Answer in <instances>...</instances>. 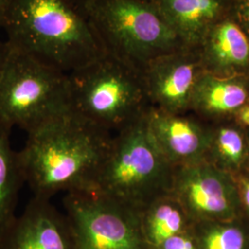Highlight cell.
Here are the masks:
<instances>
[{"mask_svg":"<svg viewBox=\"0 0 249 249\" xmlns=\"http://www.w3.org/2000/svg\"><path fill=\"white\" fill-rule=\"evenodd\" d=\"M63 206L77 249H152L140 213L95 189L67 193Z\"/></svg>","mask_w":249,"mask_h":249,"instance_id":"7","label":"cell"},{"mask_svg":"<svg viewBox=\"0 0 249 249\" xmlns=\"http://www.w3.org/2000/svg\"><path fill=\"white\" fill-rule=\"evenodd\" d=\"M11 128L0 120V235L16 215L18 193L25 184L18 151L10 142Z\"/></svg>","mask_w":249,"mask_h":249,"instance_id":"17","label":"cell"},{"mask_svg":"<svg viewBox=\"0 0 249 249\" xmlns=\"http://www.w3.org/2000/svg\"><path fill=\"white\" fill-rule=\"evenodd\" d=\"M247 132V138H248V143H249V130H246ZM249 170V163H248V169Z\"/></svg>","mask_w":249,"mask_h":249,"instance_id":"26","label":"cell"},{"mask_svg":"<svg viewBox=\"0 0 249 249\" xmlns=\"http://www.w3.org/2000/svg\"><path fill=\"white\" fill-rule=\"evenodd\" d=\"M156 249H199L194 233L190 230L163 241Z\"/></svg>","mask_w":249,"mask_h":249,"instance_id":"19","label":"cell"},{"mask_svg":"<svg viewBox=\"0 0 249 249\" xmlns=\"http://www.w3.org/2000/svg\"><path fill=\"white\" fill-rule=\"evenodd\" d=\"M249 103V86L242 76H220L205 71L196 81L190 112L211 124L232 119Z\"/></svg>","mask_w":249,"mask_h":249,"instance_id":"12","label":"cell"},{"mask_svg":"<svg viewBox=\"0 0 249 249\" xmlns=\"http://www.w3.org/2000/svg\"><path fill=\"white\" fill-rule=\"evenodd\" d=\"M205 71L220 76H241L249 66V39L230 19L217 22L199 45Z\"/></svg>","mask_w":249,"mask_h":249,"instance_id":"13","label":"cell"},{"mask_svg":"<svg viewBox=\"0 0 249 249\" xmlns=\"http://www.w3.org/2000/svg\"><path fill=\"white\" fill-rule=\"evenodd\" d=\"M247 132L232 119L212 124V139L206 161L235 177L248 169Z\"/></svg>","mask_w":249,"mask_h":249,"instance_id":"16","label":"cell"},{"mask_svg":"<svg viewBox=\"0 0 249 249\" xmlns=\"http://www.w3.org/2000/svg\"><path fill=\"white\" fill-rule=\"evenodd\" d=\"M70 108L68 74L10 46L0 80V120L28 133Z\"/></svg>","mask_w":249,"mask_h":249,"instance_id":"6","label":"cell"},{"mask_svg":"<svg viewBox=\"0 0 249 249\" xmlns=\"http://www.w3.org/2000/svg\"><path fill=\"white\" fill-rule=\"evenodd\" d=\"M10 1L11 0H0V7L6 9V8L8 7V5L10 3Z\"/></svg>","mask_w":249,"mask_h":249,"instance_id":"24","label":"cell"},{"mask_svg":"<svg viewBox=\"0 0 249 249\" xmlns=\"http://www.w3.org/2000/svg\"><path fill=\"white\" fill-rule=\"evenodd\" d=\"M1 27L10 46L66 74L107 53L90 21L66 0H11Z\"/></svg>","mask_w":249,"mask_h":249,"instance_id":"2","label":"cell"},{"mask_svg":"<svg viewBox=\"0 0 249 249\" xmlns=\"http://www.w3.org/2000/svg\"><path fill=\"white\" fill-rule=\"evenodd\" d=\"M4 15H5V9L0 7V26H2L3 19H4Z\"/></svg>","mask_w":249,"mask_h":249,"instance_id":"25","label":"cell"},{"mask_svg":"<svg viewBox=\"0 0 249 249\" xmlns=\"http://www.w3.org/2000/svg\"><path fill=\"white\" fill-rule=\"evenodd\" d=\"M68 80L72 110L112 134L150 108L142 71L110 53L69 73Z\"/></svg>","mask_w":249,"mask_h":249,"instance_id":"4","label":"cell"},{"mask_svg":"<svg viewBox=\"0 0 249 249\" xmlns=\"http://www.w3.org/2000/svg\"><path fill=\"white\" fill-rule=\"evenodd\" d=\"M240 17L242 20L249 26V0H244L240 8Z\"/></svg>","mask_w":249,"mask_h":249,"instance_id":"23","label":"cell"},{"mask_svg":"<svg viewBox=\"0 0 249 249\" xmlns=\"http://www.w3.org/2000/svg\"><path fill=\"white\" fill-rule=\"evenodd\" d=\"M113 137L71 108L51 117L27 133L18 151L25 184L34 196L48 199L93 189Z\"/></svg>","mask_w":249,"mask_h":249,"instance_id":"1","label":"cell"},{"mask_svg":"<svg viewBox=\"0 0 249 249\" xmlns=\"http://www.w3.org/2000/svg\"><path fill=\"white\" fill-rule=\"evenodd\" d=\"M10 53V45L9 43L0 41V80Z\"/></svg>","mask_w":249,"mask_h":249,"instance_id":"22","label":"cell"},{"mask_svg":"<svg viewBox=\"0 0 249 249\" xmlns=\"http://www.w3.org/2000/svg\"><path fill=\"white\" fill-rule=\"evenodd\" d=\"M87 9L106 52L141 71L156 58L186 47L152 3L88 0Z\"/></svg>","mask_w":249,"mask_h":249,"instance_id":"5","label":"cell"},{"mask_svg":"<svg viewBox=\"0 0 249 249\" xmlns=\"http://www.w3.org/2000/svg\"><path fill=\"white\" fill-rule=\"evenodd\" d=\"M147 123L151 137L174 167L205 161L212 139V124L192 112L171 114L150 107Z\"/></svg>","mask_w":249,"mask_h":249,"instance_id":"11","label":"cell"},{"mask_svg":"<svg viewBox=\"0 0 249 249\" xmlns=\"http://www.w3.org/2000/svg\"><path fill=\"white\" fill-rule=\"evenodd\" d=\"M232 120L244 128L245 130L249 129V103L240 107L236 113L232 116Z\"/></svg>","mask_w":249,"mask_h":249,"instance_id":"21","label":"cell"},{"mask_svg":"<svg viewBox=\"0 0 249 249\" xmlns=\"http://www.w3.org/2000/svg\"><path fill=\"white\" fill-rule=\"evenodd\" d=\"M140 217L143 235L152 249L170 237L190 230L193 224L182 204L171 193L152 201Z\"/></svg>","mask_w":249,"mask_h":249,"instance_id":"15","label":"cell"},{"mask_svg":"<svg viewBox=\"0 0 249 249\" xmlns=\"http://www.w3.org/2000/svg\"><path fill=\"white\" fill-rule=\"evenodd\" d=\"M146 115L114 134L93 187L139 213L171 193L175 170L154 142Z\"/></svg>","mask_w":249,"mask_h":249,"instance_id":"3","label":"cell"},{"mask_svg":"<svg viewBox=\"0 0 249 249\" xmlns=\"http://www.w3.org/2000/svg\"><path fill=\"white\" fill-rule=\"evenodd\" d=\"M171 194L193 223L230 221L243 216L234 178L206 160L175 167Z\"/></svg>","mask_w":249,"mask_h":249,"instance_id":"8","label":"cell"},{"mask_svg":"<svg viewBox=\"0 0 249 249\" xmlns=\"http://www.w3.org/2000/svg\"><path fill=\"white\" fill-rule=\"evenodd\" d=\"M142 72L150 107L171 114L190 112L196 81L204 72L199 52L184 47L156 58Z\"/></svg>","mask_w":249,"mask_h":249,"instance_id":"9","label":"cell"},{"mask_svg":"<svg viewBox=\"0 0 249 249\" xmlns=\"http://www.w3.org/2000/svg\"><path fill=\"white\" fill-rule=\"evenodd\" d=\"M152 4L188 48L199 46L224 9L223 0H154Z\"/></svg>","mask_w":249,"mask_h":249,"instance_id":"14","label":"cell"},{"mask_svg":"<svg viewBox=\"0 0 249 249\" xmlns=\"http://www.w3.org/2000/svg\"><path fill=\"white\" fill-rule=\"evenodd\" d=\"M199 249H249V221H201L191 226Z\"/></svg>","mask_w":249,"mask_h":249,"instance_id":"18","label":"cell"},{"mask_svg":"<svg viewBox=\"0 0 249 249\" xmlns=\"http://www.w3.org/2000/svg\"><path fill=\"white\" fill-rule=\"evenodd\" d=\"M233 178L238 190L242 215L249 221V170H246Z\"/></svg>","mask_w":249,"mask_h":249,"instance_id":"20","label":"cell"},{"mask_svg":"<svg viewBox=\"0 0 249 249\" xmlns=\"http://www.w3.org/2000/svg\"><path fill=\"white\" fill-rule=\"evenodd\" d=\"M0 249H77L67 215L50 199L35 196L0 235Z\"/></svg>","mask_w":249,"mask_h":249,"instance_id":"10","label":"cell"}]
</instances>
